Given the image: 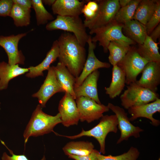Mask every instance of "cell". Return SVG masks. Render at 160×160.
Returning a JSON list of instances; mask_svg holds the SVG:
<instances>
[{
  "mask_svg": "<svg viewBox=\"0 0 160 160\" xmlns=\"http://www.w3.org/2000/svg\"><path fill=\"white\" fill-rule=\"evenodd\" d=\"M57 40L59 62L65 66L76 78L81 74L86 60L84 47L69 32L61 34Z\"/></svg>",
  "mask_w": 160,
  "mask_h": 160,
  "instance_id": "obj_1",
  "label": "cell"
},
{
  "mask_svg": "<svg viewBox=\"0 0 160 160\" xmlns=\"http://www.w3.org/2000/svg\"><path fill=\"white\" fill-rule=\"evenodd\" d=\"M61 123L60 115L59 113L55 116L47 114L43 112L41 105H38L24 132L25 144L30 137H37L51 132L55 134L54 127Z\"/></svg>",
  "mask_w": 160,
  "mask_h": 160,
  "instance_id": "obj_2",
  "label": "cell"
},
{
  "mask_svg": "<svg viewBox=\"0 0 160 160\" xmlns=\"http://www.w3.org/2000/svg\"><path fill=\"white\" fill-rule=\"evenodd\" d=\"M118 121L116 115H108L103 116L101 118L99 123L91 129L85 130L82 129L81 132L79 134L73 136H65L58 134L70 139H74L84 136L92 137L98 142L100 146V152L105 154V140L110 132L116 133L118 131Z\"/></svg>",
  "mask_w": 160,
  "mask_h": 160,
  "instance_id": "obj_3",
  "label": "cell"
},
{
  "mask_svg": "<svg viewBox=\"0 0 160 160\" xmlns=\"http://www.w3.org/2000/svg\"><path fill=\"white\" fill-rule=\"evenodd\" d=\"M123 24L119 23L114 20L100 28L90 30L89 33L95 34L92 37V41L96 43L98 42L99 45L102 46L105 53L108 52V47L110 42L116 41H121L127 42L130 45L136 44L124 35L122 33Z\"/></svg>",
  "mask_w": 160,
  "mask_h": 160,
  "instance_id": "obj_4",
  "label": "cell"
},
{
  "mask_svg": "<svg viewBox=\"0 0 160 160\" xmlns=\"http://www.w3.org/2000/svg\"><path fill=\"white\" fill-rule=\"evenodd\" d=\"M46 28L48 31L60 30L72 33L80 44L84 47L89 36L84 22L79 16L57 15L55 19L47 24Z\"/></svg>",
  "mask_w": 160,
  "mask_h": 160,
  "instance_id": "obj_5",
  "label": "cell"
},
{
  "mask_svg": "<svg viewBox=\"0 0 160 160\" xmlns=\"http://www.w3.org/2000/svg\"><path fill=\"white\" fill-rule=\"evenodd\" d=\"M159 95L150 90L143 87L136 82L130 84L120 96L121 105L128 109L136 106L153 102L159 98Z\"/></svg>",
  "mask_w": 160,
  "mask_h": 160,
  "instance_id": "obj_6",
  "label": "cell"
},
{
  "mask_svg": "<svg viewBox=\"0 0 160 160\" xmlns=\"http://www.w3.org/2000/svg\"><path fill=\"white\" fill-rule=\"evenodd\" d=\"M149 62L142 57L136 48L131 47L123 58L117 65L124 72L126 84L135 82L137 77Z\"/></svg>",
  "mask_w": 160,
  "mask_h": 160,
  "instance_id": "obj_7",
  "label": "cell"
},
{
  "mask_svg": "<svg viewBox=\"0 0 160 160\" xmlns=\"http://www.w3.org/2000/svg\"><path fill=\"white\" fill-rule=\"evenodd\" d=\"M99 9L95 17L91 20L84 21L86 28L92 30L105 25L114 20L120 8L118 0H96Z\"/></svg>",
  "mask_w": 160,
  "mask_h": 160,
  "instance_id": "obj_8",
  "label": "cell"
},
{
  "mask_svg": "<svg viewBox=\"0 0 160 160\" xmlns=\"http://www.w3.org/2000/svg\"><path fill=\"white\" fill-rule=\"evenodd\" d=\"M76 100L81 122L86 121L89 123L98 120L103 116L104 113L110 110L107 105L98 103L87 97H80Z\"/></svg>",
  "mask_w": 160,
  "mask_h": 160,
  "instance_id": "obj_9",
  "label": "cell"
},
{
  "mask_svg": "<svg viewBox=\"0 0 160 160\" xmlns=\"http://www.w3.org/2000/svg\"><path fill=\"white\" fill-rule=\"evenodd\" d=\"M107 106L109 109L115 113L117 119V127L120 132V136L117 144L128 140L131 137L136 138L140 137V133L143 130L131 123L127 113L123 108L111 103H108Z\"/></svg>",
  "mask_w": 160,
  "mask_h": 160,
  "instance_id": "obj_10",
  "label": "cell"
},
{
  "mask_svg": "<svg viewBox=\"0 0 160 160\" xmlns=\"http://www.w3.org/2000/svg\"><path fill=\"white\" fill-rule=\"evenodd\" d=\"M75 100L69 94L65 92L59 102V113L61 123L65 127L77 125L80 121L79 110Z\"/></svg>",
  "mask_w": 160,
  "mask_h": 160,
  "instance_id": "obj_11",
  "label": "cell"
},
{
  "mask_svg": "<svg viewBox=\"0 0 160 160\" xmlns=\"http://www.w3.org/2000/svg\"><path fill=\"white\" fill-rule=\"evenodd\" d=\"M65 92L56 78L52 66L48 70V73L39 89L32 96L37 97L42 108L45 107L48 100L56 93Z\"/></svg>",
  "mask_w": 160,
  "mask_h": 160,
  "instance_id": "obj_12",
  "label": "cell"
},
{
  "mask_svg": "<svg viewBox=\"0 0 160 160\" xmlns=\"http://www.w3.org/2000/svg\"><path fill=\"white\" fill-rule=\"evenodd\" d=\"M26 34L24 33L8 36H0V46L7 54L9 65L24 63L25 57L22 52L18 50V44L20 40Z\"/></svg>",
  "mask_w": 160,
  "mask_h": 160,
  "instance_id": "obj_13",
  "label": "cell"
},
{
  "mask_svg": "<svg viewBox=\"0 0 160 160\" xmlns=\"http://www.w3.org/2000/svg\"><path fill=\"white\" fill-rule=\"evenodd\" d=\"M91 39V36L89 35L87 43L89 46L87 58L81 74L76 78L74 88L81 85L85 79L94 71L99 68H108L111 67L110 63L102 62L96 57L94 52L96 43L92 42Z\"/></svg>",
  "mask_w": 160,
  "mask_h": 160,
  "instance_id": "obj_14",
  "label": "cell"
},
{
  "mask_svg": "<svg viewBox=\"0 0 160 160\" xmlns=\"http://www.w3.org/2000/svg\"><path fill=\"white\" fill-rule=\"evenodd\" d=\"M140 79L135 82L138 85L156 93L160 83V63L148 62L142 72Z\"/></svg>",
  "mask_w": 160,
  "mask_h": 160,
  "instance_id": "obj_15",
  "label": "cell"
},
{
  "mask_svg": "<svg viewBox=\"0 0 160 160\" xmlns=\"http://www.w3.org/2000/svg\"><path fill=\"white\" fill-rule=\"evenodd\" d=\"M128 110L129 113L131 115L129 118L130 121H133L140 117H143L150 120L153 126L157 127L160 124L159 120L153 117L155 113L160 112L159 98L151 103L133 106Z\"/></svg>",
  "mask_w": 160,
  "mask_h": 160,
  "instance_id": "obj_16",
  "label": "cell"
},
{
  "mask_svg": "<svg viewBox=\"0 0 160 160\" xmlns=\"http://www.w3.org/2000/svg\"><path fill=\"white\" fill-rule=\"evenodd\" d=\"M100 72L96 70L89 75L79 86L74 88L76 99L80 97L91 98L101 104L98 96L97 83Z\"/></svg>",
  "mask_w": 160,
  "mask_h": 160,
  "instance_id": "obj_17",
  "label": "cell"
},
{
  "mask_svg": "<svg viewBox=\"0 0 160 160\" xmlns=\"http://www.w3.org/2000/svg\"><path fill=\"white\" fill-rule=\"evenodd\" d=\"M88 0H56L52 6L54 14L63 16L78 17L82 14L84 5Z\"/></svg>",
  "mask_w": 160,
  "mask_h": 160,
  "instance_id": "obj_18",
  "label": "cell"
},
{
  "mask_svg": "<svg viewBox=\"0 0 160 160\" xmlns=\"http://www.w3.org/2000/svg\"><path fill=\"white\" fill-rule=\"evenodd\" d=\"M58 56L59 47L57 40H56L53 42L51 49L47 53L44 59L37 65L30 67L28 68L29 71L26 76L31 78L43 76V72L48 70L51 64L56 61Z\"/></svg>",
  "mask_w": 160,
  "mask_h": 160,
  "instance_id": "obj_19",
  "label": "cell"
},
{
  "mask_svg": "<svg viewBox=\"0 0 160 160\" xmlns=\"http://www.w3.org/2000/svg\"><path fill=\"white\" fill-rule=\"evenodd\" d=\"M52 66L57 80L65 92L68 93L76 100L74 89L76 78L65 66L59 62L56 66Z\"/></svg>",
  "mask_w": 160,
  "mask_h": 160,
  "instance_id": "obj_20",
  "label": "cell"
},
{
  "mask_svg": "<svg viewBox=\"0 0 160 160\" xmlns=\"http://www.w3.org/2000/svg\"><path fill=\"white\" fill-rule=\"evenodd\" d=\"M28 71V68H21L18 64L10 65L4 61L0 62V90L6 89L10 80Z\"/></svg>",
  "mask_w": 160,
  "mask_h": 160,
  "instance_id": "obj_21",
  "label": "cell"
},
{
  "mask_svg": "<svg viewBox=\"0 0 160 160\" xmlns=\"http://www.w3.org/2000/svg\"><path fill=\"white\" fill-rule=\"evenodd\" d=\"M112 79L109 86L105 87L106 94L111 99L119 96L126 84V77L124 72L117 65L113 66Z\"/></svg>",
  "mask_w": 160,
  "mask_h": 160,
  "instance_id": "obj_22",
  "label": "cell"
},
{
  "mask_svg": "<svg viewBox=\"0 0 160 160\" xmlns=\"http://www.w3.org/2000/svg\"><path fill=\"white\" fill-rule=\"evenodd\" d=\"M123 29L126 36L138 44H142L148 35L145 25L136 20L124 23Z\"/></svg>",
  "mask_w": 160,
  "mask_h": 160,
  "instance_id": "obj_23",
  "label": "cell"
},
{
  "mask_svg": "<svg viewBox=\"0 0 160 160\" xmlns=\"http://www.w3.org/2000/svg\"><path fill=\"white\" fill-rule=\"evenodd\" d=\"M158 44L147 35L143 43L138 44L136 49L139 55L149 62L160 63Z\"/></svg>",
  "mask_w": 160,
  "mask_h": 160,
  "instance_id": "obj_24",
  "label": "cell"
},
{
  "mask_svg": "<svg viewBox=\"0 0 160 160\" xmlns=\"http://www.w3.org/2000/svg\"><path fill=\"white\" fill-rule=\"evenodd\" d=\"M157 0H142L137 5L133 19L145 25L154 13Z\"/></svg>",
  "mask_w": 160,
  "mask_h": 160,
  "instance_id": "obj_25",
  "label": "cell"
},
{
  "mask_svg": "<svg viewBox=\"0 0 160 160\" xmlns=\"http://www.w3.org/2000/svg\"><path fill=\"white\" fill-rule=\"evenodd\" d=\"M124 41H116L110 42L108 47L109 52L108 59L110 63L113 66L117 65L124 57L131 47Z\"/></svg>",
  "mask_w": 160,
  "mask_h": 160,
  "instance_id": "obj_26",
  "label": "cell"
},
{
  "mask_svg": "<svg viewBox=\"0 0 160 160\" xmlns=\"http://www.w3.org/2000/svg\"><path fill=\"white\" fill-rule=\"evenodd\" d=\"M94 145L91 142L72 141L68 143L63 147V150L67 156H84L91 153L94 150Z\"/></svg>",
  "mask_w": 160,
  "mask_h": 160,
  "instance_id": "obj_27",
  "label": "cell"
},
{
  "mask_svg": "<svg viewBox=\"0 0 160 160\" xmlns=\"http://www.w3.org/2000/svg\"><path fill=\"white\" fill-rule=\"evenodd\" d=\"M31 12V10L26 9L13 3L9 16L13 19L17 27L27 26L30 23Z\"/></svg>",
  "mask_w": 160,
  "mask_h": 160,
  "instance_id": "obj_28",
  "label": "cell"
},
{
  "mask_svg": "<svg viewBox=\"0 0 160 160\" xmlns=\"http://www.w3.org/2000/svg\"><path fill=\"white\" fill-rule=\"evenodd\" d=\"M141 0H131L126 6L120 7L117 12L114 20L117 22L124 24L133 20L135 11Z\"/></svg>",
  "mask_w": 160,
  "mask_h": 160,
  "instance_id": "obj_29",
  "label": "cell"
},
{
  "mask_svg": "<svg viewBox=\"0 0 160 160\" xmlns=\"http://www.w3.org/2000/svg\"><path fill=\"white\" fill-rule=\"evenodd\" d=\"M32 7L36 13L37 25L47 23L49 20H53L54 17L46 9L42 0H31Z\"/></svg>",
  "mask_w": 160,
  "mask_h": 160,
  "instance_id": "obj_30",
  "label": "cell"
},
{
  "mask_svg": "<svg viewBox=\"0 0 160 160\" xmlns=\"http://www.w3.org/2000/svg\"><path fill=\"white\" fill-rule=\"evenodd\" d=\"M140 153L138 150L137 148L132 146L127 152L119 155L105 156L101 154L98 151L97 156L98 160H137Z\"/></svg>",
  "mask_w": 160,
  "mask_h": 160,
  "instance_id": "obj_31",
  "label": "cell"
},
{
  "mask_svg": "<svg viewBox=\"0 0 160 160\" xmlns=\"http://www.w3.org/2000/svg\"><path fill=\"white\" fill-rule=\"evenodd\" d=\"M99 9V5L96 0H88L84 6L82 10L85 18V21L92 20L96 16Z\"/></svg>",
  "mask_w": 160,
  "mask_h": 160,
  "instance_id": "obj_32",
  "label": "cell"
},
{
  "mask_svg": "<svg viewBox=\"0 0 160 160\" xmlns=\"http://www.w3.org/2000/svg\"><path fill=\"white\" fill-rule=\"evenodd\" d=\"M160 1L157 0L155 10L151 18L145 25L148 35L149 36L152 31L160 24Z\"/></svg>",
  "mask_w": 160,
  "mask_h": 160,
  "instance_id": "obj_33",
  "label": "cell"
},
{
  "mask_svg": "<svg viewBox=\"0 0 160 160\" xmlns=\"http://www.w3.org/2000/svg\"><path fill=\"white\" fill-rule=\"evenodd\" d=\"M13 4L12 0H0V16H9Z\"/></svg>",
  "mask_w": 160,
  "mask_h": 160,
  "instance_id": "obj_34",
  "label": "cell"
},
{
  "mask_svg": "<svg viewBox=\"0 0 160 160\" xmlns=\"http://www.w3.org/2000/svg\"><path fill=\"white\" fill-rule=\"evenodd\" d=\"M1 142L8 149L12 155L11 156H10L8 155L6 152H4L1 157L2 160H29L24 154L17 155L14 154L12 151L10 150L6 146L3 142L2 141H1ZM41 160H46L44 156Z\"/></svg>",
  "mask_w": 160,
  "mask_h": 160,
  "instance_id": "obj_35",
  "label": "cell"
},
{
  "mask_svg": "<svg viewBox=\"0 0 160 160\" xmlns=\"http://www.w3.org/2000/svg\"><path fill=\"white\" fill-rule=\"evenodd\" d=\"M98 151L94 149L90 154L84 156H78L73 155H69V158L75 160H98L97 153Z\"/></svg>",
  "mask_w": 160,
  "mask_h": 160,
  "instance_id": "obj_36",
  "label": "cell"
},
{
  "mask_svg": "<svg viewBox=\"0 0 160 160\" xmlns=\"http://www.w3.org/2000/svg\"><path fill=\"white\" fill-rule=\"evenodd\" d=\"M13 3L16 4L23 8L27 10H31L32 7L31 0H12Z\"/></svg>",
  "mask_w": 160,
  "mask_h": 160,
  "instance_id": "obj_37",
  "label": "cell"
},
{
  "mask_svg": "<svg viewBox=\"0 0 160 160\" xmlns=\"http://www.w3.org/2000/svg\"><path fill=\"white\" fill-rule=\"evenodd\" d=\"M154 42H156L157 40L160 36V24H159L151 32L148 36Z\"/></svg>",
  "mask_w": 160,
  "mask_h": 160,
  "instance_id": "obj_38",
  "label": "cell"
},
{
  "mask_svg": "<svg viewBox=\"0 0 160 160\" xmlns=\"http://www.w3.org/2000/svg\"><path fill=\"white\" fill-rule=\"evenodd\" d=\"M131 0H119L120 7H124L127 5L131 1Z\"/></svg>",
  "mask_w": 160,
  "mask_h": 160,
  "instance_id": "obj_39",
  "label": "cell"
},
{
  "mask_svg": "<svg viewBox=\"0 0 160 160\" xmlns=\"http://www.w3.org/2000/svg\"><path fill=\"white\" fill-rule=\"evenodd\" d=\"M56 0H42L43 4L49 6H52L55 3Z\"/></svg>",
  "mask_w": 160,
  "mask_h": 160,
  "instance_id": "obj_40",
  "label": "cell"
},
{
  "mask_svg": "<svg viewBox=\"0 0 160 160\" xmlns=\"http://www.w3.org/2000/svg\"><path fill=\"white\" fill-rule=\"evenodd\" d=\"M158 160H160V158H159V159H158Z\"/></svg>",
  "mask_w": 160,
  "mask_h": 160,
  "instance_id": "obj_41",
  "label": "cell"
}]
</instances>
